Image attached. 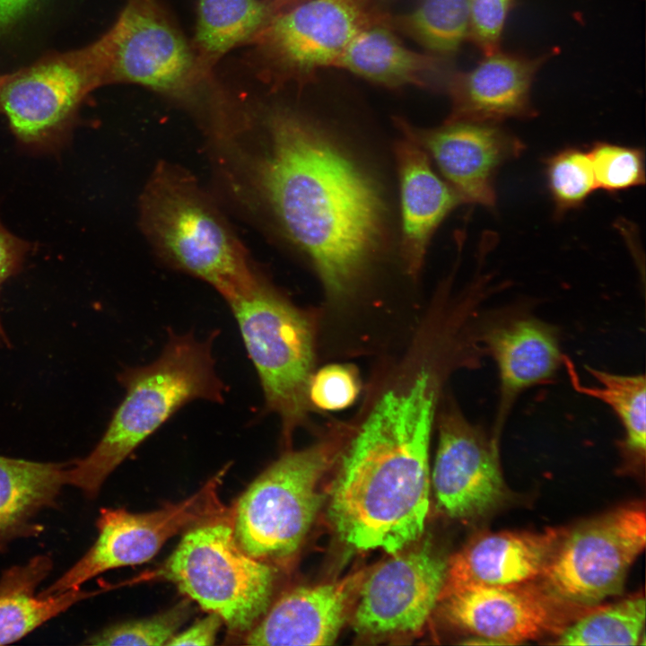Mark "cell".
Returning <instances> with one entry per match:
<instances>
[{
	"label": "cell",
	"instance_id": "obj_5",
	"mask_svg": "<svg viewBox=\"0 0 646 646\" xmlns=\"http://www.w3.org/2000/svg\"><path fill=\"white\" fill-rule=\"evenodd\" d=\"M337 448L327 441L287 452L249 485L231 511L235 539L245 553L272 566L294 557L323 503Z\"/></svg>",
	"mask_w": 646,
	"mask_h": 646
},
{
	"label": "cell",
	"instance_id": "obj_30",
	"mask_svg": "<svg viewBox=\"0 0 646 646\" xmlns=\"http://www.w3.org/2000/svg\"><path fill=\"white\" fill-rule=\"evenodd\" d=\"M191 613V605L185 599L151 617L130 620L106 627L88 638L85 643L101 646L167 645L189 618Z\"/></svg>",
	"mask_w": 646,
	"mask_h": 646
},
{
	"label": "cell",
	"instance_id": "obj_8",
	"mask_svg": "<svg viewBox=\"0 0 646 646\" xmlns=\"http://www.w3.org/2000/svg\"><path fill=\"white\" fill-rule=\"evenodd\" d=\"M227 303L259 378L266 408L280 417L288 438L308 409L313 367L309 321L260 275Z\"/></svg>",
	"mask_w": 646,
	"mask_h": 646
},
{
	"label": "cell",
	"instance_id": "obj_36",
	"mask_svg": "<svg viewBox=\"0 0 646 646\" xmlns=\"http://www.w3.org/2000/svg\"><path fill=\"white\" fill-rule=\"evenodd\" d=\"M36 0H0V31L19 20Z\"/></svg>",
	"mask_w": 646,
	"mask_h": 646
},
{
	"label": "cell",
	"instance_id": "obj_13",
	"mask_svg": "<svg viewBox=\"0 0 646 646\" xmlns=\"http://www.w3.org/2000/svg\"><path fill=\"white\" fill-rule=\"evenodd\" d=\"M415 544L366 572L353 611L364 642L412 639L438 606L448 560L429 543Z\"/></svg>",
	"mask_w": 646,
	"mask_h": 646
},
{
	"label": "cell",
	"instance_id": "obj_26",
	"mask_svg": "<svg viewBox=\"0 0 646 646\" xmlns=\"http://www.w3.org/2000/svg\"><path fill=\"white\" fill-rule=\"evenodd\" d=\"M563 365L567 369L575 390L604 402L615 412L624 428L621 447L624 455L634 463L643 462L646 451L644 375H622L588 367V371L598 385L586 386L580 381L573 363L566 355Z\"/></svg>",
	"mask_w": 646,
	"mask_h": 646
},
{
	"label": "cell",
	"instance_id": "obj_23",
	"mask_svg": "<svg viewBox=\"0 0 646 646\" xmlns=\"http://www.w3.org/2000/svg\"><path fill=\"white\" fill-rule=\"evenodd\" d=\"M68 463L35 462L0 456V552L14 539L38 536L36 515L57 503Z\"/></svg>",
	"mask_w": 646,
	"mask_h": 646
},
{
	"label": "cell",
	"instance_id": "obj_11",
	"mask_svg": "<svg viewBox=\"0 0 646 646\" xmlns=\"http://www.w3.org/2000/svg\"><path fill=\"white\" fill-rule=\"evenodd\" d=\"M645 542L644 506L615 509L566 529L538 580L567 601L598 606L622 592Z\"/></svg>",
	"mask_w": 646,
	"mask_h": 646
},
{
	"label": "cell",
	"instance_id": "obj_12",
	"mask_svg": "<svg viewBox=\"0 0 646 646\" xmlns=\"http://www.w3.org/2000/svg\"><path fill=\"white\" fill-rule=\"evenodd\" d=\"M227 467L196 493L156 511L133 513L125 509H101L98 537L92 547L62 576L39 593L48 596L81 588L92 578L111 569L151 560L171 537L226 513L219 486Z\"/></svg>",
	"mask_w": 646,
	"mask_h": 646
},
{
	"label": "cell",
	"instance_id": "obj_34",
	"mask_svg": "<svg viewBox=\"0 0 646 646\" xmlns=\"http://www.w3.org/2000/svg\"><path fill=\"white\" fill-rule=\"evenodd\" d=\"M30 245L11 233L0 222V287L19 271ZM0 340L7 343V337L0 320Z\"/></svg>",
	"mask_w": 646,
	"mask_h": 646
},
{
	"label": "cell",
	"instance_id": "obj_14",
	"mask_svg": "<svg viewBox=\"0 0 646 646\" xmlns=\"http://www.w3.org/2000/svg\"><path fill=\"white\" fill-rule=\"evenodd\" d=\"M442 615L493 644L512 645L559 635L598 606L567 601L538 579L507 586H470L442 596Z\"/></svg>",
	"mask_w": 646,
	"mask_h": 646
},
{
	"label": "cell",
	"instance_id": "obj_35",
	"mask_svg": "<svg viewBox=\"0 0 646 646\" xmlns=\"http://www.w3.org/2000/svg\"><path fill=\"white\" fill-rule=\"evenodd\" d=\"M223 624L219 615L209 613L185 631L178 632L167 645H214Z\"/></svg>",
	"mask_w": 646,
	"mask_h": 646
},
{
	"label": "cell",
	"instance_id": "obj_31",
	"mask_svg": "<svg viewBox=\"0 0 646 646\" xmlns=\"http://www.w3.org/2000/svg\"><path fill=\"white\" fill-rule=\"evenodd\" d=\"M588 153L597 188L617 192L644 184V154L641 149L599 142Z\"/></svg>",
	"mask_w": 646,
	"mask_h": 646
},
{
	"label": "cell",
	"instance_id": "obj_29",
	"mask_svg": "<svg viewBox=\"0 0 646 646\" xmlns=\"http://www.w3.org/2000/svg\"><path fill=\"white\" fill-rule=\"evenodd\" d=\"M547 187L558 215L578 208L597 188L588 152L567 147L546 161Z\"/></svg>",
	"mask_w": 646,
	"mask_h": 646
},
{
	"label": "cell",
	"instance_id": "obj_33",
	"mask_svg": "<svg viewBox=\"0 0 646 646\" xmlns=\"http://www.w3.org/2000/svg\"><path fill=\"white\" fill-rule=\"evenodd\" d=\"M359 392L356 373L349 366L333 364L312 375L308 396L312 403L324 410H339L350 406Z\"/></svg>",
	"mask_w": 646,
	"mask_h": 646
},
{
	"label": "cell",
	"instance_id": "obj_20",
	"mask_svg": "<svg viewBox=\"0 0 646 646\" xmlns=\"http://www.w3.org/2000/svg\"><path fill=\"white\" fill-rule=\"evenodd\" d=\"M565 531L548 528L473 537L448 560L440 598L470 586H507L538 579Z\"/></svg>",
	"mask_w": 646,
	"mask_h": 646
},
{
	"label": "cell",
	"instance_id": "obj_17",
	"mask_svg": "<svg viewBox=\"0 0 646 646\" xmlns=\"http://www.w3.org/2000/svg\"><path fill=\"white\" fill-rule=\"evenodd\" d=\"M366 572L282 594L246 633L249 645H330L354 608Z\"/></svg>",
	"mask_w": 646,
	"mask_h": 646
},
{
	"label": "cell",
	"instance_id": "obj_18",
	"mask_svg": "<svg viewBox=\"0 0 646 646\" xmlns=\"http://www.w3.org/2000/svg\"><path fill=\"white\" fill-rule=\"evenodd\" d=\"M554 51L531 57L500 49L468 71L453 70L444 88L452 103L449 120L501 123L534 116L532 84Z\"/></svg>",
	"mask_w": 646,
	"mask_h": 646
},
{
	"label": "cell",
	"instance_id": "obj_37",
	"mask_svg": "<svg viewBox=\"0 0 646 646\" xmlns=\"http://www.w3.org/2000/svg\"><path fill=\"white\" fill-rule=\"evenodd\" d=\"M271 9L274 11V13H277L279 11H282L287 7H290L293 4H296L300 2L305 1V0H265Z\"/></svg>",
	"mask_w": 646,
	"mask_h": 646
},
{
	"label": "cell",
	"instance_id": "obj_19",
	"mask_svg": "<svg viewBox=\"0 0 646 646\" xmlns=\"http://www.w3.org/2000/svg\"><path fill=\"white\" fill-rule=\"evenodd\" d=\"M481 346L493 359L500 379V399L492 437L502 429L517 397L535 385L553 379L564 354L557 331L535 317L516 315L485 325Z\"/></svg>",
	"mask_w": 646,
	"mask_h": 646
},
{
	"label": "cell",
	"instance_id": "obj_1",
	"mask_svg": "<svg viewBox=\"0 0 646 646\" xmlns=\"http://www.w3.org/2000/svg\"><path fill=\"white\" fill-rule=\"evenodd\" d=\"M262 115L266 142L249 164L253 186L327 292L344 295L382 239L379 189L301 112L273 105Z\"/></svg>",
	"mask_w": 646,
	"mask_h": 646
},
{
	"label": "cell",
	"instance_id": "obj_24",
	"mask_svg": "<svg viewBox=\"0 0 646 646\" xmlns=\"http://www.w3.org/2000/svg\"><path fill=\"white\" fill-rule=\"evenodd\" d=\"M53 568L52 559L39 554L5 570L0 578V645L14 642L75 603L90 597L75 588L48 596L36 595Z\"/></svg>",
	"mask_w": 646,
	"mask_h": 646
},
{
	"label": "cell",
	"instance_id": "obj_27",
	"mask_svg": "<svg viewBox=\"0 0 646 646\" xmlns=\"http://www.w3.org/2000/svg\"><path fill=\"white\" fill-rule=\"evenodd\" d=\"M471 0H419L400 14L387 13L386 23L417 42L424 51L451 61L467 39Z\"/></svg>",
	"mask_w": 646,
	"mask_h": 646
},
{
	"label": "cell",
	"instance_id": "obj_10",
	"mask_svg": "<svg viewBox=\"0 0 646 646\" xmlns=\"http://www.w3.org/2000/svg\"><path fill=\"white\" fill-rule=\"evenodd\" d=\"M378 0H305L274 14L253 43L264 74L299 87L334 67L363 28L381 21Z\"/></svg>",
	"mask_w": 646,
	"mask_h": 646
},
{
	"label": "cell",
	"instance_id": "obj_6",
	"mask_svg": "<svg viewBox=\"0 0 646 646\" xmlns=\"http://www.w3.org/2000/svg\"><path fill=\"white\" fill-rule=\"evenodd\" d=\"M161 575L235 633H249L266 613L275 577L274 566L238 545L231 512L186 530Z\"/></svg>",
	"mask_w": 646,
	"mask_h": 646
},
{
	"label": "cell",
	"instance_id": "obj_22",
	"mask_svg": "<svg viewBox=\"0 0 646 646\" xmlns=\"http://www.w3.org/2000/svg\"><path fill=\"white\" fill-rule=\"evenodd\" d=\"M396 157L400 181L403 255L410 274H416L432 233L462 201L435 173L426 152L410 136L396 144Z\"/></svg>",
	"mask_w": 646,
	"mask_h": 646
},
{
	"label": "cell",
	"instance_id": "obj_28",
	"mask_svg": "<svg viewBox=\"0 0 646 646\" xmlns=\"http://www.w3.org/2000/svg\"><path fill=\"white\" fill-rule=\"evenodd\" d=\"M645 624V599L635 596L598 606L557 635L558 645H637Z\"/></svg>",
	"mask_w": 646,
	"mask_h": 646
},
{
	"label": "cell",
	"instance_id": "obj_25",
	"mask_svg": "<svg viewBox=\"0 0 646 646\" xmlns=\"http://www.w3.org/2000/svg\"><path fill=\"white\" fill-rule=\"evenodd\" d=\"M274 14L265 0H198L191 44L202 65L214 72L231 50L253 44Z\"/></svg>",
	"mask_w": 646,
	"mask_h": 646
},
{
	"label": "cell",
	"instance_id": "obj_3",
	"mask_svg": "<svg viewBox=\"0 0 646 646\" xmlns=\"http://www.w3.org/2000/svg\"><path fill=\"white\" fill-rule=\"evenodd\" d=\"M169 333L155 361L120 372L126 394L104 434L85 458L68 466L66 484L88 497L96 496L109 476L182 406L196 399L223 402L226 387L212 352L218 331L202 341L192 332Z\"/></svg>",
	"mask_w": 646,
	"mask_h": 646
},
{
	"label": "cell",
	"instance_id": "obj_2",
	"mask_svg": "<svg viewBox=\"0 0 646 646\" xmlns=\"http://www.w3.org/2000/svg\"><path fill=\"white\" fill-rule=\"evenodd\" d=\"M437 392L438 380L426 369L386 391L342 455L327 511L337 536L351 547L392 554L421 537L430 505Z\"/></svg>",
	"mask_w": 646,
	"mask_h": 646
},
{
	"label": "cell",
	"instance_id": "obj_7",
	"mask_svg": "<svg viewBox=\"0 0 646 646\" xmlns=\"http://www.w3.org/2000/svg\"><path fill=\"white\" fill-rule=\"evenodd\" d=\"M107 83H134L188 105L225 98L191 42L158 0H128L101 37Z\"/></svg>",
	"mask_w": 646,
	"mask_h": 646
},
{
	"label": "cell",
	"instance_id": "obj_21",
	"mask_svg": "<svg viewBox=\"0 0 646 646\" xmlns=\"http://www.w3.org/2000/svg\"><path fill=\"white\" fill-rule=\"evenodd\" d=\"M386 15L358 32L334 67L389 89H444L453 71L451 61L405 46L386 23Z\"/></svg>",
	"mask_w": 646,
	"mask_h": 646
},
{
	"label": "cell",
	"instance_id": "obj_16",
	"mask_svg": "<svg viewBox=\"0 0 646 646\" xmlns=\"http://www.w3.org/2000/svg\"><path fill=\"white\" fill-rule=\"evenodd\" d=\"M400 127L428 151L447 183L462 202L493 208L495 179L503 164L518 157L523 143L500 123L449 120L435 129H415L400 119Z\"/></svg>",
	"mask_w": 646,
	"mask_h": 646
},
{
	"label": "cell",
	"instance_id": "obj_32",
	"mask_svg": "<svg viewBox=\"0 0 646 646\" xmlns=\"http://www.w3.org/2000/svg\"><path fill=\"white\" fill-rule=\"evenodd\" d=\"M515 0H471L467 39L484 56L501 49L508 15Z\"/></svg>",
	"mask_w": 646,
	"mask_h": 646
},
{
	"label": "cell",
	"instance_id": "obj_15",
	"mask_svg": "<svg viewBox=\"0 0 646 646\" xmlns=\"http://www.w3.org/2000/svg\"><path fill=\"white\" fill-rule=\"evenodd\" d=\"M499 441L470 423L451 403L439 422V444L432 485L440 510L469 520L499 507L507 496Z\"/></svg>",
	"mask_w": 646,
	"mask_h": 646
},
{
	"label": "cell",
	"instance_id": "obj_9",
	"mask_svg": "<svg viewBox=\"0 0 646 646\" xmlns=\"http://www.w3.org/2000/svg\"><path fill=\"white\" fill-rule=\"evenodd\" d=\"M106 76L104 51L96 40L79 51L0 78V112L22 146L57 151L70 137L83 100L94 88L107 84Z\"/></svg>",
	"mask_w": 646,
	"mask_h": 646
},
{
	"label": "cell",
	"instance_id": "obj_4",
	"mask_svg": "<svg viewBox=\"0 0 646 646\" xmlns=\"http://www.w3.org/2000/svg\"><path fill=\"white\" fill-rule=\"evenodd\" d=\"M141 223L172 267L203 280L227 301L250 289L259 275L229 223L196 184L172 167L157 170L141 200Z\"/></svg>",
	"mask_w": 646,
	"mask_h": 646
},
{
	"label": "cell",
	"instance_id": "obj_38",
	"mask_svg": "<svg viewBox=\"0 0 646 646\" xmlns=\"http://www.w3.org/2000/svg\"><path fill=\"white\" fill-rule=\"evenodd\" d=\"M378 1H379L380 3V2H382V3H388V2H389V1H391V0H378Z\"/></svg>",
	"mask_w": 646,
	"mask_h": 646
}]
</instances>
